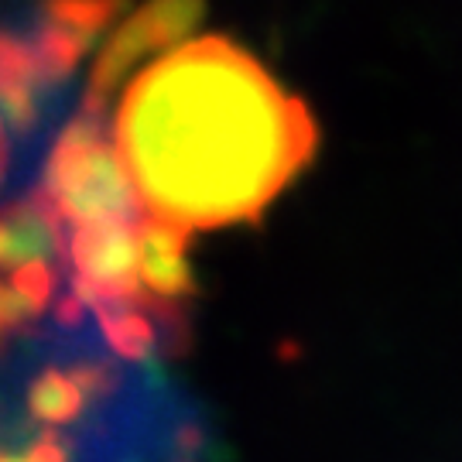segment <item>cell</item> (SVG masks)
I'll list each match as a JSON object with an SVG mask.
<instances>
[{
    "label": "cell",
    "instance_id": "3",
    "mask_svg": "<svg viewBox=\"0 0 462 462\" xmlns=\"http://www.w3.org/2000/svg\"><path fill=\"white\" fill-rule=\"evenodd\" d=\"M127 0H42L28 32H17L24 45V59L32 66L38 89L49 97L51 89L66 83L86 51L97 45V38L110 21L120 14Z\"/></svg>",
    "mask_w": 462,
    "mask_h": 462
},
{
    "label": "cell",
    "instance_id": "5",
    "mask_svg": "<svg viewBox=\"0 0 462 462\" xmlns=\"http://www.w3.org/2000/svg\"><path fill=\"white\" fill-rule=\"evenodd\" d=\"M7 165H11V141H7V120H4V110H0V185H4Z\"/></svg>",
    "mask_w": 462,
    "mask_h": 462
},
{
    "label": "cell",
    "instance_id": "1",
    "mask_svg": "<svg viewBox=\"0 0 462 462\" xmlns=\"http://www.w3.org/2000/svg\"><path fill=\"white\" fill-rule=\"evenodd\" d=\"M110 141L141 206L168 230L254 226L312 165V110L226 34H185L120 86Z\"/></svg>",
    "mask_w": 462,
    "mask_h": 462
},
{
    "label": "cell",
    "instance_id": "4",
    "mask_svg": "<svg viewBox=\"0 0 462 462\" xmlns=\"http://www.w3.org/2000/svg\"><path fill=\"white\" fill-rule=\"evenodd\" d=\"M0 462H72V456L62 446V439L49 429L34 446H28L24 452H17V456H0Z\"/></svg>",
    "mask_w": 462,
    "mask_h": 462
},
{
    "label": "cell",
    "instance_id": "2",
    "mask_svg": "<svg viewBox=\"0 0 462 462\" xmlns=\"http://www.w3.org/2000/svg\"><path fill=\"white\" fill-rule=\"evenodd\" d=\"M199 14H202L199 0H144L141 7H134L131 14L110 32L106 45L99 49L79 106L110 116V106H114L120 86L127 83L148 59H154L171 42H179L192 32Z\"/></svg>",
    "mask_w": 462,
    "mask_h": 462
}]
</instances>
